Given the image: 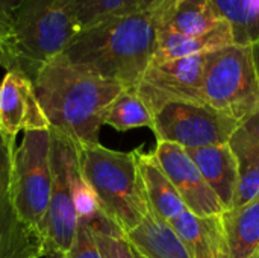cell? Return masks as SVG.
Returning a JSON list of instances; mask_svg holds the SVG:
<instances>
[{
  "label": "cell",
  "instance_id": "cell-1",
  "mask_svg": "<svg viewBox=\"0 0 259 258\" xmlns=\"http://www.w3.org/2000/svg\"><path fill=\"white\" fill-rule=\"evenodd\" d=\"M155 44L153 15L140 9L76 32L61 55L85 71L135 90L152 62Z\"/></svg>",
  "mask_w": 259,
  "mask_h": 258
},
{
  "label": "cell",
  "instance_id": "cell-2",
  "mask_svg": "<svg viewBox=\"0 0 259 258\" xmlns=\"http://www.w3.org/2000/svg\"><path fill=\"white\" fill-rule=\"evenodd\" d=\"M32 84L50 128L77 144L99 143L105 113L124 90L70 64L62 55L49 61Z\"/></svg>",
  "mask_w": 259,
  "mask_h": 258
},
{
  "label": "cell",
  "instance_id": "cell-3",
  "mask_svg": "<svg viewBox=\"0 0 259 258\" xmlns=\"http://www.w3.org/2000/svg\"><path fill=\"white\" fill-rule=\"evenodd\" d=\"M79 166L94 190L102 213L127 234L147 216L150 205L137 161V149L120 152L100 143L77 144Z\"/></svg>",
  "mask_w": 259,
  "mask_h": 258
},
{
  "label": "cell",
  "instance_id": "cell-4",
  "mask_svg": "<svg viewBox=\"0 0 259 258\" xmlns=\"http://www.w3.org/2000/svg\"><path fill=\"white\" fill-rule=\"evenodd\" d=\"M74 33L68 0H24L0 55V65L33 82L39 70L65 50Z\"/></svg>",
  "mask_w": 259,
  "mask_h": 258
},
{
  "label": "cell",
  "instance_id": "cell-5",
  "mask_svg": "<svg viewBox=\"0 0 259 258\" xmlns=\"http://www.w3.org/2000/svg\"><path fill=\"white\" fill-rule=\"evenodd\" d=\"M203 102L243 122L259 111V82L250 46L231 44L205 55Z\"/></svg>",
  "mask_w": 259,
  "mask_h": 258
},
{
  "label": "cell",
  "instance_id": "cell-6",
  "mask_svg": "<svg viewBox=\"0 0 259 258\" xmlns=\"http://www.w3.org/2000/svg\"><path fill=\"white\" fill-rule=\"evenodd\" d=\"M50 190V131H27L14 154L12 196L18 217L44 242Z\"/></svg>",
  "mask_w": 259,
  "mask_h": 258
},
{
  "label": "cell",
  "instance_id": "cell-7",
  "mask_svg": "<svg viewBox=\"0 0 259 258\" xmlns=\"http://www.w3.org/2000/svg\"><path fill=\"white\" fill-rule=\"evenodd\" d=\"M50 131L52 190L46 220V257L65 258L77 231V214L71 192V172L77 160V143L65 134Z\"/></svg>",
  "mask_w": 259,
  "mask_h": 258
},
{
  "label": "cell",
  "instance_id": "cell-8",
  "mask_svg": "<svg viewBox=\"0 0 259 258\" xmlns=\"http://www.w3.org/2000/svg\"><path fill=\"white\" fill-rule=\"evenodd\" d=\"M240 122L199 103H168L155 116L152 131L156 141H168L191 151L228 144Z\"/></svg>",
  "mask_w": 259,
  "mask_h": 258
},
{
  "label": "cell",
  "instance_id": "cell-9",
  "mask_svg": "<svg viewBox=\"0 0 259 258\" xmlns=\"http://www.w3.org/2000/svg\"><path fill=\"white\" fill-rule=\"evenodd\" d=\"M205 55L150 64L135 88L152 116L168 103L206 105L202 96Z\"/></svg>",
  "mask_w": 259,
  "mask_h": 258
},
{
  "label": "cell",
  "instance_id": "cell-10",
  "mask_svg": "<svg viewBox=\"0 0 259 258\" xmlns=\"http://www.w3.org/2000/svg\"><path fill=\"white\" fill-rule=\"evenodd\" d=\"M15 146L0 134V258L46 257L44 239L17 214L12 196Z\"/></svg>",
  "mask_w": 259,
  "mask_h": 258
},
{
  "label": "cell",
  "instance_id": "cell-11",
  "mask_svg": "<svg viewBox=\"0 0 259 258\" xmlns=\"http://www.w3.org/2000/svg\"><path fill=\"white\" fill-rule=\"evenodd\" d=\"M153 155L190 213L209 217L225 211L187 149L175 143L156 141Z\"/></svg>",
  "mask_w": 259,
  "mask_h": 258
},
{
  "label": "cell",
  "instance_id": "cell-12",
  "mask_svg": "<svg viewBox=\"0 0 259 258\" xmlns=\"http://www.w3.org/2000/svg\"><path fill=\"white\" fill-rule=\"evenodd\" d=\"M50 129L41 105L35 96L33 84L17 71H6L0 84V134L15 146L20 131Z\"/></svg>",
  "mask_w": 259,
  "mask_h": 258
},
{
  "label": "cell",
  "instance_id": "cell-13",
  "mask_svg": "<svg viewBox=\"0 0 259 258\" xmlns=\"http://www.w3.org/2000/svg\"><path fill=\"white\" fill-rule=\"evenodd\" d=\"M156 33L197 36L214 29L222 20L214 0H170L153 9Z\"/></svg>",
  "mask_w": 259,
  "mask_h": 258
},
{
  "label": "cell",
  "instance_id": "cell-14",
  "mask_svg": "<svg viewBox=\"0 0 259 258\" xmlns=\"http://www.w3.org/2000/svg\"><path fill=\"white\" fill-rule=\"evenodd\" d=\"M187 152L199 167L206 184L215 193L223 210H232L240 178V166L229 144L191 149Z\"/></svg>",
  "mask_w": 259,
  "mask_h": 258
},
{
  "label": "cell",
  "instance_id": "cell-15",
  "mask_svg": "<svg viewBox=\"0 0 259 258\" xmlns=\"http://www.w3.org/2000/svg\"><path fill=\"white\" fill-rule=\"evenodd\" d=\"M191 258H229L222 214L199 217L188 210L170 222Z\"/></svg>",
  "mask_w": 259,
  "mask_h": 258
},
{
  "label": "cell",
  "instance_id": "cell-16",
  "mask_svg": "<svg viewBox=\"0 0 259 258\" xmlns=\"http://www.w3.org/2000/svg\"><path fill=\"white\" fill-rule=\"evenodd\" d=\"M124 236L131 246L144 258H191L187 245L171 224L152 208L141 224Z\"/></svg>",
  "mask_w": 259,
  "mask_h": 258
},
{
  "label": "cell",
  "instance_id": "cell-17",
  "mask_svg": "<svg viewBox=\"0 0 259 258\" xmlns=\"http://www.w3.org/2000/svg\"><path fill=\"white\" fill-rule=\"evenodd\" d=\"M137 161L150 208L167 222H173L185 213L187 207L184 201L164 173L153 152L137 149Z\"/></svg>",
  "mask_w": 259,
  "mask_h": 258
},
{
  "label": "cell",
  "instance_id": "cell-18",
  "mask_svg": "<svg viewBox=\"0 0 259 258\" xmlns=\"http://www.w3.org/2000/svg\"><path fill=\"white\" fill-rule=\"evenodd\" d=\"M231 44L235 43L231 26L226 20H222L214 29L197 36H175L156 33V44L150 64H159L196 55H206Z\"/></svg>",
  "mask_w": 259,
  "mask_h": 258
},
{
  "label": "cell",
  "instance_id": "cell-19",
  "mask_svg": "<svg viewBox=\"0 0 259 258\" xmlns=\"http://www.w3.org/2000/svg\"><path fill=\"white\" fill-rule=\"evenodd\" d=\"M229 258H250L259 246V198L222 213Z\"/></svg>",
  "mask_w": 259,
  "mask_h": 258
},
{
  "label": "cell",
  "instance_id": "cell-20",
  "mask_svg": "<svg viewBox=\"0 0 259 258\" xmlns=\"http://www.w3.org/2000/svg\"><path fill=\"white\" fill-rule=\"evenodd\" d=\"M232 30L234 43L250 46L259 40V0H214Z\"/></svg>",
  "mask_w": 259,
  "mask_h": 258
},
{
  "label": "cell",
  "instance_id": "cell-21",
  "mask_svg": "<svg viewBox=\"0 0 259 258\" xmlns=\"http://www.w3.org/2000/svg\"><path fill=\"white\" fill-rule=\"evenodd\" d=\"M152 123L153 116L135 90H123L108 106L103 119V125H108L118 132L135 128H152Z\"/></svg>",
  "mask_w": 259,
  "mask_h": 258
},
{
  "label": "cell",
  "instance_id": "cell-22",
  "mask_svg": "<svg viewBox=\"0 0 259 258\" xmlns=\"http://www.w3.org/2000/svg\"><path fill=\"white\" fill-rule=\"evenodd\" d=\"M74 30L141 9V0H68Z\"/></svg>",
  "mask_w": 259,
  "mask_h": 258
},
{
  "label": "cell",
  "instance_id": "cell-23",
  "mask_svg": "<svg viewBox=\"0 0 259 258\" xmlns=\"http://www.w3.org/2000/svg\"><path fill=\"white\" fill-rule=\"evenodd\" d=\"M240 169L259 161V111L243 120L228 141Z\"/></svg>",
  "mask_w": 259,
  "mask_h": 258
},
{
  "label": "cell",
  "instance_id": "cell-24",
  "mask_svg": "<svg viewBox=\"0 0 259 258\" xmlns=\"http://www.w3.org/2000/svg\"><path fill=\"white\" fill-rule=\"evenodd\" d=\"M91 230L102 258H135L126 236L109 219L91 227Z\"/></svg>",
  "mask_w": 259,
  "mask_h": 258
},
{
  "label": "cell",
  "instance_id": "cell-25",
  "mask_svg": "<svg viewBox=\"0 0 259 258\" xmlns=\"http://www.w3.org/2000/svg\"><path fill=\"white\" fill-rule=\"evenodd\" d=\"M259 198V170L255 166L240 169L238 186L234 199V208L247 205Z\"/></svg>",
  "mask_w": 259,
  "mask_h": 258
},
{
  "label": "cell",
  "instance_id": "cell-26",
  "mask_svg": "<svg viewBox=\"0 0 259 258\" xmlns=\"http://www.w3.org/2000/svg\"><path fill=\"white\" fill-rule=\"evenodd\" d=\"M65 258H102L93 236V230L87 222L79 220L76 237Z\"/></svg>",
  "mask_w": 259,
  "mask_h": 258
},
{
  "label": "cell",
  "instance_id": "cell-27",
  "mask_svg": "<svg viewBox=\"0 0 259 258\" xmlns=\"http://www.w3.org/2000/svg\"><path fill=\"white\" fill-rule=\"evenodd\" d=\"M23 3L24 0H0V55L5 50L14 18Z\"/></svg>",
  "mask_w": 259,
  "mask_h": 258
},
{
  "label": "cell",
  "instance_id": "cell-28",
  "mask_svg": "<svg viewBox=\"0 0 259 258\" xmlns=\"http://www.w3.org/2000/svg\"><path fill=\"white\" fill-rule=\"evenodd\" d=\"M250 50H252V59H253V65H255V71H256V78L259 82V40H256L253 44H250Z\"/></svg>",
  "mask_w": 259,
  "mask_h": 258
},
{
  "label": "cell",
  "instance_id": "cell-29",
  "mask_svg": "<svg viewBox=\"0 0 259 258\" xmlns=\"http://www.w3.org/2000/svg\"><path fill=\"white\" fill-rule=\"evenodd\" d=\"M167 2H170V0H141V9H153Z\"/></svg>",
  "mask_w": 259,
  "mask_h": 258
},
{
  "label": "cell",
  "instance_id": "cell-30",
  "mask_svg": "<svg viewBox=\"0 0 259 258\" xmlns=\"http://www.w3.org/2000/svg\"><path fill=\"white\" fill-rule=\"evenodd\" d=\"M250 258H259V246L256 248V249H255V252H253V254L250 255Z\"/></svg>",
  "mask_w": 259,
  "mask_h": 258
},
{
  "label": "cell",
  "instance_id": "cell-31",
  "mask_svg": "<svg viewBox=\"0 0 259 258\" xmlns=\"http://www.w3.org/2000/svg\"><path fill=\"white\" fill-rule=\"evenodd\" d=\"M132 249H134V248H132ZM134 255H135V258H144L141 254H140V252H137L135 249H134Z\"/></svg>",
  "mask_w": 259,
  "mask_h": 258
},
{
  "label": "cell",
  "instance_id": "cell-32",
  "mask_svg": "<svg viewBox=\"0 0 259 258\" xmlns=\"http://www.w3.org/2000/svg\"><path fill=\"white\" fill-rule=\"evenodd\" d=\"M253 166H255V167H256V169H258V170H259V161H258V163H255Z\"/></svg>",
  "mask_w": 259,
  "mask_h": 258
}]
</instances>
